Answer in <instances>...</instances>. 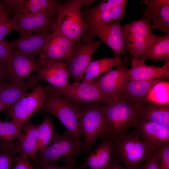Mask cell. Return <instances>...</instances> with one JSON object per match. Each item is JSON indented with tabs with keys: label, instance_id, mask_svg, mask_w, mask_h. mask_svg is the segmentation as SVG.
Returning <instances> with one entry per match:
<instances>
[{
	"label": "cell",
	"instance_id": "obj_1",
	"mask_svg": "<svg viewBox=\"0 0 169 169\" xmlns=\"http://www.w3.org/2000/svg\"><path fill=\"white\" fill-rule=\"evenodd\" d=\"M45 93V104L42 111L53 115L61 122L67 130L74 136L80 146L81 137L79 119L83 105L74 102L55 91L50 85L43 86Z\"/></svg>",
	"mask_w": 169,
	"mask_h": 169
},
{
	"label": "cell",
	"instance_id": "obj_2",
	"mask_svg": "<svg viewBox=\"0 0 169 169\" xmlns=\"http://www.w3.org/2000/svg\"><path fill=\"white\" fill-rule=\"evenodd\" d=\"M140 110V104H132L121 99L105 105L104 112L105 128L101 138L111 141L125 134L132 123L138 118Z\"/></svg>",
	"mask_w": 169,
	"mask_h": 169
},
{
	"label": "cell",
	"instance_id": "obj_3",
	"mask_svg": "<svg viewBox=\"0 0 169 169\" xmlns=\"http://www.w3.org/2000/svg\"><path fill=\"white\" fill-rule=\"evenodd\" d=\"M111 142L114 157L122 162L127 169H138L154 148L147 144L135 129Z\"/></svg>",
	"mask_w": 169,
	"mask_h": 169
},
{
	"label": "cell",
	"instance_id": "obj_4",
	"mask_svg": "<svg viewBox=\"0 0 169 169\" xmlns=\"http://www.w3.org/2000/svg\"><path fill=\"white\" fill-rule=\"evenodd\" d=\"M94 0H71L61 3L58 8L57 29L74 43L89 28L83 18L81 8L89 6Z\"/></svg>",
	"mask_w": 169,
	"mask_h": 169
},
{
	"label": "cell",
	"instance_id": "obj_5",
	"mask_svg": "<svg viewBox=\"0 0 169 169\" xmlns=\"http://www.w3.org/2000/svg\"><path fill=\"white\" fill-rule=\"evenodd\" d=\"M105 105L99 102L82 105L79 126L83 139L81 141V150L85 155L91 152L97 140L101 138L104 134L106 125Z\"/></svg>",
	"mask_w": 169,
	"mask_h": 169
},
{
	"label": "cell",
	"instance_id": "obj_6",
	"mask_svg": "<svg viewBox=\"0 0 169 169\" xmlns=\"http://www.w3.org/2000/svg\"><path fill=\"white\" fill-rule=\"evenodd\" d=\"M101 44L96 40L89 30L74 43L71 54L66 63L70 77L74 82H80L84 79L93 55Z\"/></svg>",
	"mask_w": 169,
	"mask_h": 169
},
{
	"label": "cell",
	"instance_id": "obj_7",
	"mask_svg": "<svg viewBox=\"0 0 169 169\" xmlns=\"http://www.w3.org/2000/svg\"><path fill=\"white\" fill-rule=\"evenodd\" d=\"M123 39L131 60H138L143 56L155 35L152 32L150 22L144 15L122 26Z\"/></svg>",
	"mask_w": 169,
	"mask_h": 169
},
{
	"label": "cell",
	"instance_id": "obj_8",
	"mask_svg": "<svg viewBox=\"0 0 169 169\" xmlns=\"http://www.w3.org/2000/svg\"><path fill=\"white\" fill-rule=\"evenodd\" d=\"M81 152L80 145L71 133L67 130L61 134L55 132L46 148L37 155L38 164L40 166L59 161L73 164Z\"/></svg>",
	"mask_w": 169,
	"mask_h": 169
},
{
	"label": "cell",
	"instance_id": "obj_9",
	"mask_svg": "<svg viewBox=\"0 0 169 169\" xmlns=\"http://www.w3.org/2000/svg\"><path fill=\"white\" fill-rule=\"evenodd\" d=\"M45 100L43 86L36 85L6 113L11 120L23 127L32 116L43 110Z\"/></svg>",
	"mask_w": 169,
	"mask_h": 169
},
{
	"label": "cell",
	"instance_id": "obj_10",
	"mask_svg": "<svg viewBox=\"0 0 169 169\" xmlns=\"http://www.w3.org/2000/svg\"><path fill=\"white\" fill-rule=\"evenodd\" d=\"M18 25L19 36L37 33H52L57 27L58 11H44L38 13L13 16Z\"/></svg>",
	"mask_w": 169,
	"mask_h": 169
},
{
	"label": "cell",
	"instance_id": "obj_11",
	"mask_svg": "<svg viewBox=\"0 0 169 169\" xmlns=\"http://www.w3.org/2000/svg\"><path fill=\"white\" fill-rule=\"evenodd\" d=\"M52 86L55 91L79 105L99 102L105 105L113 101L104 95L94 80L74 82L64 88Z\"/></svg>",
	"mask_w": 169,
	"mask_h": 169
},
{
	"label": "cell",
	"instance_id": "obj_12",
	"mask_svg": "<svg viewBox=\"0 0 169 169\" xmlns=\"http://www.w3.org/2000/svg\"><path fill=\"white\" fill-rule=\"evenodd\" d=\"M74 44L56 28L49 36L41 54L37 57V61L39 63L60 61L66 63Z\"/></svg>",
	"mask_w": 169,
	"mask_h": 169
},
{
	"label": "cell",
	"instance_id": "obj_13",
	"mask_svg": "<svg viewBox=\"0 0 169 169\" xmlns=\"http://www.w3.org/2000/svg\"><path fill=\"white\" fill-rule=\"evenodd\" d=\"M88 27L94 36L98 37L111 49L115 57H120L125 54L126 49L123 39L120 21L93 24Z\"/></svg>",
	"mask_w": 169,
	"mask_h": 169
},
{
	"label": "cell",
	"instance_id": "obj_14",
	"mask_svg": "<svg viewBox=\"0 0 169 169\" xmlns=\"http://www.w3.org/2000/svg\"><path fill=\"white\" fill-rule=\"evenodd\" d=\"M127 62L94 79L104 95L111 100L120 99V94L129 80Z\"/></svg>",
	"mask_w": 169,
	"mask_h": 169
},
{
	"label": "cell",
	"instance_id": "obj_15",
	"mask_svg": "<svg viewBox=\"0 0 169 169\" xmlns=\"http://www.w3.org/2000/svg\"><path fill=\"white\" fill-rule=\"evenodd\" d=\"M11 48L7 63L11 82L22 83L35 72L38 66L37 57L27 55Z\"/></svg>",
	"mask_w": 169,
	"mask_h": 169
},
{
	"label": "cell",
	"instance_id": "obj_16",
	"mask_svg": "<svg viewBox=\"0 0 169 169\" xmlns=\"http://www.w3.org/2000/svg\"><path fill=\"white\" fill-rule=\"evenodd\" d=\"M35 72L42 79L56 88L69 87L70 76L67 65L64 62L50 61L39 63Z\"/></svg>",
	"mask_w": 169,
	"mask_h": 169
},
{
	"label": "cell",
	"instance_id": "obj_17",
	"mask_svg": "<svg viewBox=\"0 0 169 169\" xmlns=\"http://www.w3.org/2000/svg\"><path fill=\"white\" fill-rule=\"evenodd\" d=\"M143 140L152 147L169 143V128L139 118L132 124Z\"/></svg>",
	"mask_w": 169,
	"mask_h": 169
},
{
	"label": "cell",
	"instance_id": "obj_18",
	"mask_svg": "<svg viewBox=\"0 0 169 169\" xmlns=\"http://www.w3.org/2000/svg\"><path fill=\"white\" fill-rule=\"evenodd\" d=\"M40 79L38 75H32L26 81L11 83L1 87L0 100L6 109L5 112L26 95L28 90L33 88Z\"/></svg>",
	"mask_w": 169,
	"mask_h": 169
},
{
	"label": "cell",
	"instance_id": "obj_19",
	"mask_svg": "<svg viewBox=\"0 0 169 169\" xmlns=\"http://www.w3.org/2000/svg\"><path fill=\"white\" fill-rule=\"evenodd\" d=\"M0 2L14 15L18 13L30 14L45 11H58L61 3L55 0H4Z\"/></svg>",
	"mask_w": 169,
	"mask_h": 169
},
{
	"label": "cell",
	"instance_id": "obj_20",
	"mask_svg": "<svg viewBox=\"0 0 169 169\" xmlns=\"http://www.w3.org/2000/svg\"><path fill=\"white\" fill-rule=\"evenodd\" d=\"M129 80H162L169 78V61H165L159 67L148 65L140 59L132 60L131 67L128 71Z\"/></svg>",
	"mask_w": 169,
	"mask_h": 169
},
{
	"label": "cell",
	"instance_id": "obj_21",
	"mask_svg": "<svg viewBox=\"0 0 169 169\" xmlns=\"http://www.w3.org/2000/svg\"><path fill=\"white\" fill-rule=\"evenodd\" d=\"M38 125L29 122L23 127L22 133L14 143V147L18 155L24 156L38 164L37 135Z\"/></svg>",
	"mask_w": 169,
	"mask_h": 169
},
{
	"label": "cell",
	"instance_id": "obj_22",
	"mask_svg": "<svg viewBox=\"0 0 169 169\" xmlns=\"http://www.w3.org/2000/svg\"><path fill=\"white\" fill-rule=\"evenodd\" d=\"M51 33H37L20 37L12 41H5L10 48L27 55L37 58L42 51Z\"/></svg>",
	"mask_w": 169,
	"mask_h": 169
},
{
	"label": "cell",
	"instance_id": "obj_23",
	"mask_svg": "<svg viewBox=\"0 0 169 169\" xmlns=\"http://www.w3.org/2000/svg\"><path fill=\"white\" fill-rule=\"evenodd\" d=\"M161 80H129L120 94V98L133 104H139L147 101L151 90L156 83Z\"/></svg>",
	"mask_w": 169,
	"mask_h": 169
},
{
	"label": "cell",
	"instance_id": "obj_24",
	"mask_svg": "<svg viewBox=\"0 0 169 169\" xmlns=\"http://www.w3.org/2000/svg\"><path fill=\"white\" fill-rule=\"evenodd\" d=\"M99 145L84 158V161L80 166V169L86 167L90 169H107L113 156V146L111 141L102 139Z\"/></svg>",
	"mask_w": 169,
	"mask_h": 169
},
{
	"label": "cell",
	"instance_id": "obj_25",
	"mask_svg": "<svg viewBox=\"0 0 169 169\" xmlns=\"http://www.w3.org/2000/svg\"><path fill=\"white\" fill-rule=\"evenodd\" d=\"M139 119L156 123L169 128V103L147 101L140 104Z\"/></svg>",
	"mask_w": 169,
	"mask_h": 169
},
{
	"label": "cell",
	"instance_id": "obj_26",
	"mask_svg": "<svg viewBox=\"0 0 169 169\" xmlns=\"http://www.w3.org/2000/svg\"><path fill=\"white\" fill-rule=\"evenodd\" d=\"M140 60L155 62L169 61V33L158 36L154 35L152 42Z\"/></svg>",
	"mask_w": 169,
	"mask_h": 169
},
{
	"label": "cell",
	"instance_id": "obj_27",
	"mask_svg": "<svg viewBox=\"0 0 169 169\" xmlns=\"http://www.w3.org/2000/svg\"><path fill=\"white\" fill-rule=\"evenodd\" d=\"M127 60L120 57L105 58L92 61L87 67L84 79L82 81L88 82L94 80L100 75L113 69L115 67L123 65Z\"/></svg>",
	"mask_w": 169,
	"mask_h": 169
},
{
	"label": "cell",
	"instance_id": "obj_28",
	"mask_svg": "<svg viewBox=\"0 0 169 169\" xmlns=\"http://www.w3.org/2000/svg\"><path fill=\"white\" fill-rule=\"evenodd\" d=\"M143 15L150 22L152 21V29L169 33V6H147Z\"/></svg>",
	"mask_w": 169,
	"mask_h": 169
},
{
	"label": "cell",
	"instance_id": "obj_29",
	"mask_svg": "<svg viewBox=\"0 0 169 169\" xmlns=\"http://www.w3.org/2000/svg\"><path fill=\"white\" fill-rule=\"evenodd\" d=\"M23 127L11 120L3 121L0 119V148L13 146L14 141L20 135Z\"/></svg>",
	"mask_w": 169,
	"mask_h": 169
},
{
	"label": "cell",
	"instance_id": "obj_30",
	"mask_svg": "<svg viewBox=\"0 0 169 169\" xmlns=\"http://www.w3.org/2000/svg\"><path fill=\"white\" fill-rule=\"evenodd\" d=\"M55 126L51 117L46 115L38 125L37 135L38 152L42 153L46 148L55 132Z\"/></svg>",
	"mask_w": 169,
	"mask_h": 169
},
{
	"label": "cell",
	"instance_id": "obj_31",
	"mask_svg": "<svg viewBox=\"0 0 169 169\" xmlns=\"http://www.w3.org/2000/svg\"><path fill=\"white\" fill-rule=\"evenodd\" d=\"M127 0H102L95 6L84 8L82 14L86 23L95 17L105 12L110 11L113 7L121 4Z\"/></svg>",
	"mask_w": 169,
	"mask_h": 169
},
{
	"label": "cell",
	"instance_id": "obj_32",
	"mask_svg": "<svg viewBox=\"0 0 169 169\" xmlns=\"http://www.w3.org/2000/svg\"><path fill=\"white\" fill-rule=\"evenodd\" d=\"M169 82L161 80L153 87L149 94L147 101L160 104L169 103Z\"/></svg>",
	"mask_w": 169,
	"mask_h": 169
},
{
	"label": "cell",
	"instance_id": "obj_33",
	"mask_svg": "<svg viewBox=\"0 0 169 169\" xmlns=\"http://www.w3.org/2000/svg\"><path fill=\"white\" fill-rule=\"evenodd\" d=\"M13 145L9 147L1 148L0 169H12L18 157Z\"/></svg>",
	"mask_w": 169,
	"mask_h": 169
},
{
	"label": "cell",
	"instance_id": "obj_34",
	"mask_svg": "<svg viewBox=\"0 0 169 169\" xmlns=\"http://www.w3.org/2000/svg\"><path fill=\"white\" fill-rule=\"evenodd\" d=\"M18 29V23L14 16L0 19V42H4V38L10 32Z\"/></svg>",
	"mask_w": 169,
	"mask_h": 169
},
{
	"label": "cell",
	"instance_id": "obj_35",
	"mask_svg": "<svg viewBox=\"0 0 169 169\" xmlns=\"http://www.w3.org/2000/svg\"><path fill=\"white\" fill-rule=\"evenodd\" d=\"M157 148L159 169H169V143L159 146Z\"/></svg>",
	"mask_w": 169,
	"mask_h": 169
},
{
	"label": "cell",
	"instance_id": "obj_36",
	"mask_svg": "<svg viewBox=\"0 0 169 169\" xmlns=\"http://www.w3.org/2000/svg\"><path fill=\"white\" fill-rule=\"evenodd\" d=\"M138 169H159L158 151L154 148L148 159Z\"/></svg>",
	"mask_w": 169,
	"mask_h": 169
},
{
	"label": "cell",
	"instance_id": "obj_37",
	"mask_svg": "<svg viewBox=\"0 0 169 169\" xmlns=\"http://www.w3.org/2000/svg\"><path fill=\"white\" fill-rule=\"evenodd\" d=\"M11 83L7 63L0 60V87Z\"/></svg>",
	"mask_w": 169,
	"mask_h": 169
},
{
	"label": "cell",
	"instance_id": "obj_38",
	"mask_svg": "<svg viewBox=\"0 0 169 169\" xmlns=\"http://www.w3.org/2000/svg\"><path fill=\"white\" fill-rule=\"evenodd\" d=\"M27 157L18 155L12 169H37L35 168Z\"/></svg>",
	"mask_w": 169,
	"mask_h": 169
},
{
	"label": "cell",
	"instance_id": "obj_39",
	"mask_svg": "<svg viewBox=\"0 0 169 169\" xmlns=\"http://www.w3.org/2000/svg\"><path fill=\"white\" fill-rule=\"evenodd\" d=\"M128 2L113 8L110 10L111 15L113 22L120 21L124 16L125 6Z\"/></svg>",
	"mask_w": 169,
	"mask_h": 169
},
{
	"label": "cell",
	"instance_id": "obj_40",
	"mask_svg": "<svg viewBox=\"0 0 169 169\" xmlns=\"http://www.w3.org/2000/svg\"><path fill=\"white\" fill-rule=\"evenodd\" d=\"M39 169H80L75 162L71 164H65L64 166H59L51 163L40 166Z\"/></svg>",
	"mask_w": 169,
	"mask_h": 169
},
{
	"label": "cell",
	"instance_id": "obj_41",
	"mask_svg": "<svg viewBox=\"0 0 169 169\" xmlns=\"http://www.w3.org/2000/svg\"><path fill=\"white\" fill-rule=\"evenodd\" d=\"M11 49L5 41L0 42V60L7 62L10 55Z\"/></svg>",
	"mask_w": 169,
	"mask_h": 169
},
{
	"label": "cell",
	"instance_id": "obj_42",
	"mask_svg": "<svg viewBox=\"0 0 169 169\" xmlns=\"http://www.w3.org/2000/svg\"><path fill=\"white\" fill-rule=\"evenodd\" d=\"M147 6L163 7L169 6V0H145L142 2Z\"/></svg>",
	"mask_w": 169,
	"mask_h": 169
},
{
	"label": "cell",
	"instance_id": "obj_43",
	"mask_svg": "<svg viewBox=\"0 0 169 169\" xmlns=\"http://www.w3.org/2000/svg\"><path fill=\"white\" fill-rule=\"evenodd\" d=\"M107 169H127L120 164V162L114 157L112 158L111 163Z\"/></svg>",
	"mask_w": 169,
	"mask_h": 169
},
{
	"label": "cell",
	"instance_id": "obj_44",
	"mask_svg": "<svg viewBox=\"0 0 169 169\" xmlns=\"http://www.w3.org/2000/svg\"><path fill=\"white\" fill-rule=\"evenodd\" d=\"M11 14L9 9L0 2V19L9 17Z\"/></svg>",
	"mask_w": 169,
	"mask_h": 169
},
{
	"label": "cell",
	"instance_id": "obj_45",
	"mask_svg": "<svg viewBox=\"0 0 169 169\" xmlns=\"http://www.w3.org/2000/svg\"><path fill=\"white\" fill-rule=\"evenodd\" d=\"M6 111V109L0 100V112Z\"/></svg>",
	"mask_w": 169,
	"mask_h": 169
}]
</instances>
